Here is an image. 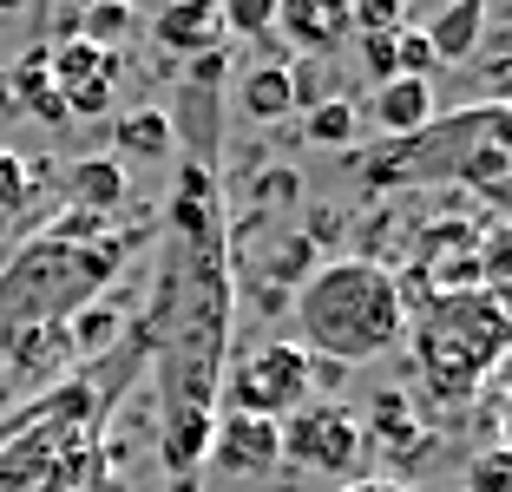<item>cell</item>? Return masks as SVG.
Listing matches in <instances>:
<instances>
[{
  "mask_svg": "<svg viewBox=\"0 0 512 492\" xmlns=\"http://www.w3.org/2000/svg\"><path fill=\"white\" fill-rule=\"evenodd\" d=\"M368 191L394 184H460V191L506 204L512 197V112L506 99H480L453 119H427L414 138H388L362 158Z\"/></svg>",
  "mask_w": 512,
  "mask_h": 492,
  "instance_id": "1",
  "label": "cell"
},
{
  "mask_svg": "<svg viewBox=\"0 0 512 492\" xmlns=\"http://www.w3.org/2000/svg\"><path fill=\"white\" fill-rule=\"evenodd\" d=\"M309 355H329L335 368H362L401 348L407 335V283L375 256H342L316 269L309 283L289 296Z\"/></svg>",
  "mask_w": 512,
  "mask_h": 492,
  "instance_id": "2",
  "label": "cell"
},
{
  "mask_svg": "<svg viewBox=\"0 0 512 492\" xmlns=\"http://www.w3.org/2000/svg\"><path fill=\"white\" fill-rule=\"evenodd\" d=\"M401 342H414L421 388L440 407H467L506 361V342H512L506 296H493V289H421L407 302Z\"/></svg>",
  "mask_w": 512,
  "mask_h": 492,
  "instance_id": "3",
  "label": "cell"
},
{
  "mask_svg": "<svg viewBox=\"0 0 512 492\" xmlns=\"http://www.w3.org/2000/svg\"><path fill=\"white\" fill-rule=\"evenodd\" d=\"M119 263H125V237L66 243L60 230H53V237L27 243L14 263L0 269V355L33 342V328L86 309V302L119 276Z\"/></svg>",
  "mask_w": 512,
  "mask_h": 492,
  "instance_id": "4",
  "label": "cell"
},
{
  "mask_svg": "<svg viewBox=\"0 0 512 492\" xmlns=\"http://www.w3.org/2000/svg\"><path fill=\"white\" fill-rule=\"evenodd\" d=\"M362 414L348 401H302L289 420H276V453L302 473H322V479H355L362 466Z\"/></svg>",
  "mask_w": 512,
  "mask_h": 492,
  "instance_id": "5",
  "label": "cell"
},
{
  "mask_svg": "<svg viewBox=\"0 0 512 492\" xmlns=\"http://www.w3.org/2000/svg\"><path fill=\"white\" fill-rule=\"evenodd\" d=\"M316 374H322V361L302 342H263L230 368V407H237V414H256V420H289L302 401H316V394H309Z\"/></svg>",
  "mask_w": 512,
  "mask_h": 492,
  "instance_id": "6",
  "label": "cell"
},
{
  "mask_svg": "<svg viewBox=\"0 0 512 492\" xmlns=\"http://www.w3.org/2000/svg\"><path fill=\"white\" fill-rule=\"evenodd\" d=\"M66 414H53L46 427L27 433V447L0 453V492H73L79 486V466H86V447H79V407L86 394H66Z\"/></svg>",
  "mask_w": 512,
  "mask_h": 492,
  "instance_id": "7",
  "label": "cell"
},
{
  "mask_svg": "<svg viewBox=\"0 0 512 492\" xmlns=\"http://www.w3.org/2000/svg\"><path fill=\"white\" fill-rule=\"evenodd\" d=\"M46 79H53V92H60L66 119L106 112L112 79H119V53H99L92 40H60L53 53H46Z\"/></svg>",
  "mask_w": 512,
  "mask_h": 492,
  "instance_id": "8",
  "label": "cell"
},
{
  "mask_svg": "<svg viewBox=\"0 0 512 492\" xmlns=\"http://www.w3.org/2000/svg\"><path fill=\"white\" fill-rule=\"evenodd\" d=\"M211 460H217V473H230V479L270 473V466L283 460V453H276V420H256V414H237V407H230L211 427Z\"/></svg>",
  "mask_w": 512,
  "mask_h": 492,
  "instance_id": "9",
  "label": "cell"
},
{
  "mask_svg": "<svg viewBox=\"0 0 512 492\" xmlns=\"http://www.w3.org/2000/svg\"><path fill=\"white\" fill-rule=\"evenodd\" d=\"M276 33L302 53H335L355 33V0H276Z\"/></svg>",
  "mask_w": 512,
  "mask_h": 492,
  "instance_id": "10",
  "label": "cell"
},
{
  "mask_svg": "<svg viewBox=\"0 0 512 492\" xmlns=\"http://www.w3.org/2000/svg\"><path fill=\"white\" fill-rule=\"evenodd\" d=\"M151 33L165 53H184V60H204L224 46V14L217 0H158L151 7Z\"/></svg>",
  "mask_w": 512,
  "mask_h": 492,
  "instance_id": "11",
  "label": "cell"
},
{
  "mask_svg": "<svg viewBox=\"0 0 512 492\" xmlns=\"http://www.w3.org/2000/svg\"><path fill=\"white\" fill-rule=\"evenodd\" d=\"M368 119H375L388 138H414L427 119H434V79H388V86H375Z\"/></svg>",
  "mask_w": 512,
  "mask_h": 492,
  "instance_id": "12",
  "label": "cell"
},
{
  "mask_svg": "<svg viewBox=\"0 0 512 492\" xmlns=\"http://www.w3.org/2000/svg\"><path fill=\"white\" fill-rule=\"evenodd\" d=\"M237 105L250 112L256 125H276L296 112V79H289V66H250L237 86Z\"/></svg>",
  "mask_w": 512,
  "mask_h": 492,
  "instance_id": "13",
  "label": "cell"
},
{
  "mask_svg": "<svg viewBox=\"0 0 512 492\" xmlns=\"http://www.w3.org/2000/svg\"><path fill=\"white\" fill-rule=\"evenodd\" d=\"M480 27H486V0H453L447 14L421 33H427V46H434V60L447 66V60H467L473 46H480Z\"/></svg>",
  "mask_w": 512,
  "mask_h": 492,
  "instance_id": "14",
  "label": "cell"
},
{
  "mask_svg": "<svg viewBox=\"0 0 512 492\" xmlns=\"http://www.w3.org/2000/svg\"><path fill=\"white\" fill-rule=\"evenodd\" d=\"M7 92H14L20 112H40L46 125H66V105H60V92H53V79H46V53H27V60L14 66Z\"/></svg>",
  "mask_w": 512,
  "mask_h": 492,
  "instance_id": "15",
  "label": "cell"
},
{
  "mask_svg": "<svg viewBox=\"0 0 512 492\" xmlns=\"http://www.w3.org/2000/svg\"><path fill=\"white\" fill-rule=\"evenodd\" d=\"M73 197H79V210H112V204H125V164L119 158H86V164H73Z\"/></svg>",
  "mask_w": 512,
  "mask_h": 492,
  "instance_id": "16",
  "label": "cell"
},
{
  "mask_svg": "<svg viewBox=\"0 0 512 492\" xmlns=\"http://www.w3.org/2000/svg\"><path fill=\"white\" fill-rule=\"evenodd\" d=\"M368 427L388 440V453H414V447L427 440V427L414 420V407H407V394H394V388L375 394V420H362V433H368Z\"/></svg>",
  "mask_w": 512,
  "mask_h": 492,
  "instance_id": "17",
  "label": "cell"
},
{
  "mask_svg": "<svg viewBox=\"0 0 512 492\" xmlns=\"http://www.w3.org/2000/svg\"><path fill=\"white\" fill-rule=\"evenodd\" d=\"M132 20H138V14L125 7V0H92L86 20H79V27H86L79 40H92L99 53H119V40H132Z\"/></svg>",
  "mask_w": 512,
  "mask_h": 492,
  "instance_id": "18",
  "label": "cell"
},
{
  "mask_svg": "<svg viewBox=\"0 0 512 492\" xmlns=\"http://www.w3.org/2000/svg\"><path fill=\"white\" fill-rule=\"evenodd\" d=\"M302 132H309V145H355V99H316Z\"/></svg>",
  "mask_w": 512,
  "mask_h": 492,
  "instance_id": "19",
  "label": "cell"
},
{
  "mask_svg": "<svg viewBox=\"0 0 512 492\" xmlns=\"http://www.w3.org/2000/svg\"><path fill=\"white\" fill-rule=\"evenodd\" d=\"M224 40H270L276 33V0H217Z\"/></svg>",
  "mask_w": 512,
  "mask_h": 492,
  "instance_id": "20",
  "label": "cell"
},
{
  "mask_svg": "<svg viewBox=\"0 0 512 492\" xmlns=\"http://www.w3.org/2000/svg\"><path fill=\"white\" fill-rule=\"evenodd\" d=\"M119 151H132V158H165L171 119L165 112H132V119H119Z\"/></svg>",
  "mask_w": 512,
  "mask_h": 492,
  "instance_id": "21",
  "label": "cell"
},
{
  "mask_svg": "<svg viewBox=\"0 0 512 492\" xmlns=\"http://www.w3.org/2000/svg\"><path fill=\"white\" fill-rule=\"evenodd\" d=\"M467 492H512V460H506V447H486L480 460L467 466Z\"/></svg>",
  "mask_w": 512,
  "mask_h": 492,
  "instance_id": "22",
  "label": "cell"
},
{
  "mask_svg": "<svg viewBox=\"0 0 512 492\" xmlns=\"http://www.w3.org/2000/svg\"><path fill=\"white\" fill-rule=\"evenodd\" d=\"M33 197V164L20 151H0V210H20Z\"/></svg>",
  "mask_w": 512,
  "mask_h": 492,
  "instance_id": "23",
  "label": "cell"
},
{
  "mask_svg": "<svg viewBox=\"0 0 512 492\" xmlns=\"http://www.w3.org/2000/svg\"><path fill=\"white\" fill-rule=\"evenodd\" d=\"M394 33H401V27H394ZM394 33H355V40H362V66H368V79H375V86L401 79V73H394Z\"/></svg>",
  "mask_w": 512,
  "mask_h": 492,
  "instance_id": "24",
  "label": "cell"
},
{
  "mask_svg": "<svg viewBox=\"0 0 512 492\" xmlns=\"http://www.w3.org/2000/svg\"><path fill=\"white\" fill-rule=\"evenodd\" d=\"M407 27L401 0H355V33H394Z\"/></svg>",
  "mask_w": 512,
  "mask_h": 492,
  "instance_id": "25",
  "label": "cell"
},
{
  "mask_svg": "<svg viewBox=\"0 0 512 492\" xmlns=\"http://www.w3.org/2000/svg\"><path fill=\"white\" fill-rule=\"evenodd\" d=\"M73 335H79V342H86V348H99V342H106V335H112V315H106V309H86V315H79V322H73Z\"/></svg>",
  "mask_w": 512,
  "mask_h": 492,
  "instance_id": "26",
  "label": "cell"
},
{
  "mask_svg": "<svg viewBox=\"0 0 512 492\" xmlns=\"http://www.w3.org/2000/svg\"><path fill=\"white\" fill-rule=\"evenodd\" d=\"M342 492H414V486H401V479H348Z\"/></svg>",
  "mask_w": 512,
  "mask_h": 492,
  "instance_id": "27",
  "label": "cell"
},
{
  "mask_svg": "<svg viewBox=\"0 0 512 492\" xmlns=\"http://www.w3.org/2000/svg\"><path fill=\"white\" fill-rule=\"evenodd\" d=\"M20 7H27V0H0V14H20Z\"/></svg>",
  "mask_w": 512,
  "mask_h": 492,
  "instance_id": "28",
  "label": "cell"
}]
</instances>
